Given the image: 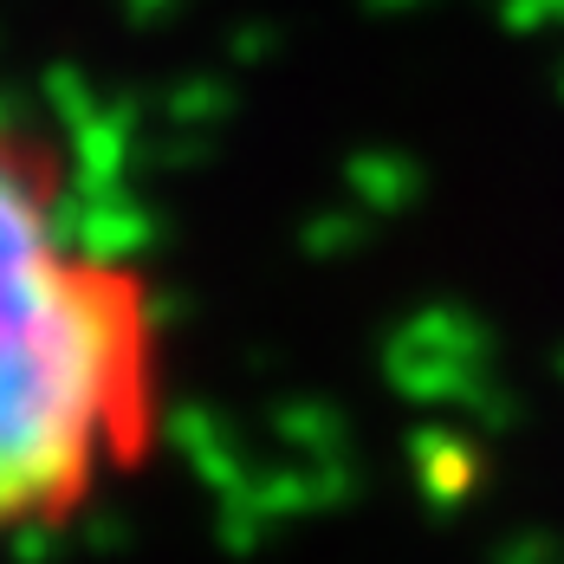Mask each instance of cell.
Masks as SVG:
<instances>
[{
  "label": "cell",
  "mask_w": 564,
  "mask_h": 564,
  "mask_svg": "<svg viewBox=\"0 0 564 564\" xmlns=\"http://www.w3.org/2000/svg\"><path fill=\"white\" fill-rule=\"evenodd\" d=\"M156 280L78 221L72 163L0 111V545L58 532L170 435Z\"/></svg>",
  "instance_id": "obj_1"
}]
</instances>
